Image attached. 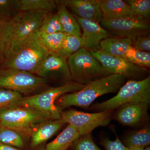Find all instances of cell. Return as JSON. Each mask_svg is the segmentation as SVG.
I'll return each instance as SVG.
<instances>
[{
    "instance_id": "6da1fadb",
    "label": "cell",
    "mask_w": 150,
    "mask_h": 150,
    "mask_svg": "<svg viewBox=\"0 0 150 150\" xmlns=\"http://www.w3.org/2000/svg\"><path fill=\"white\" fill-rule=\"evenodd\" d=\"M39 32L13 41L0 68L25 71L36 75L38 70L49 55L38 40Z\"/></svg>"
},
{
    "instance_id": "7a4b0ae2",
    "label": "cell",
    "mask_w": 150,
    "mask_h": 150,
    "mask_svg": "<svg viewBox=\"0 0 150 150\" xmlns=\"http://www.w3.org/2000/svg\"><path fill=\"white\" fill-rule=\"evenodd\" d=\"M120 75L110 74L92 81L77 91L66 94L59 97L55 104L59 109L71 106L88 108L98 98L106 94L118 91L126 82Z\"/></svg>"
},
{
    "instance_id": "3957f363",
    "label": "cell",
    "mask_w": 150,
    "mask_h": 150,
    "mask_svg": "<svg viewBox=\"0 0 150 150\" xmlns=\"http://www.w3.org/2000/svg\"><path fill=\"white\" fill-rule=\"evenodd\" d=\"M133 102H150V76L141 80H129L115 96L104 102L93 104L91 110L98 112L113 110L121 105Z\"/></svg>"
},
{
    "instance_id": "277c9868",
    "label": "cell",
    "mask_w": 150,
    "mask_h": 150,
    "mask_svg": "<svg viewBox=\"0 0 150 150\" xmlns=\"http://www.w3.org/2000/svg\"><path fill=\"white\" fill-rule=\"evenodd\" d=\"M72 81L81 85L109 74L88 49L82 47L67 59Z\"/></svg>"
},
{
    "instance_id": "5b68a950",
    "label": "cell",
    "mask_w": 150,
    "mask_h": 150,
    "mask_svg": "<svg viewBox=\"0 0 150 150\" xmlns=\"http://www.w3.org/2000/svg\"><path fill=\"white\" fill-rule=\"evenodd\" d=\"M84 86L71 81L50 88L37 94L23 97L18 105L35 108L48 113L53 119H60L62 111L55 104L57 100L66 94L77 91Z\"/></svg>"
},
{
    "instance_id": "8992f818",
    "label": "cell",
    "mask_w": 150,
    "mask_h": 150,
    "mask_svg": "<svg viewBox=\"0 0 150 150\" xmlns=\"http://www.w3.org/2000/svg\"><path fill=\"white\" fill-rule=\"evenodd\" d=\"M53 119L50 114L31 108L15 106L0 109V124L18 132L29 134L38 124Z\"/></svg>"
},
{
    "instance_id": "52a82bcc",
    "label": "cell",
    "mask_w": 150,
    "mask_h": 150,
    "mask_svg": "<svg viewBox=\"0 0 150 150\" xmlns=\"http://www.w3.org/2000/svg\"><path fill=\"white\" fill-rule=\"evenodd\" d=\"M48 79L21 70L0 68V88L22 94L31 93L46 87Z\"/></svg>"
},
{
    "instance_id": "ba28073f",
    "label": "cell",
    "mask_w": 150,
    "mask_h": 150,
    "mask_svg": "<svg viewBox=\"0 0 150 150\" xmlns=\"http://www.w3.org/2000/svg\"><path fill=\"white\" fill-rule=\"evenodd\" d=\"M112 110L89 113L74 109L62 111L61 118L74 127L80 137L92 134L95 129L108 125L112 118Z\"/></svg>"
},
{
    "instance_id": "9c48e42d",
    "label": "cell",
    "mask_w": 150,
    "mask_h": 150,
    "mask_svg": "<svg viewBox=\"0 0 150 150\" xmlns=\"http://www.w3.org/2000/svg\"><path fill=\"white\" fill-rule=\"evenodd\" d=\"M90 51L109 74L121 75L132 80H141L149 76L148 69L134 64L123 57L112 56L100 50Z\"/></svg>"
},
{
    "instance_id": "30bf717a",
    "label": "cell",
    "mask_w": 150,
    "mask_h": 150,
    "mask_svg": "<svg viewBox=\"0 0 150 150\" xmlns=\"http://www.w3.org/2000/svg\"><path fill=\"white\" fill-rule=\"evenodd\" d=\"M100 25L112 36L129 38L133 42L140 35H149V20L136 16L111 20H103Z\"/></svg>"
},
{
    "instance_id": "8fae6325",
    "label": "cell",
    "mask_w": 150,
    "mask_h": 150,
    "mask_svg": "<svg viewBox=\"0 0 150 150\" xmlns=\"http://www.w3.org/2000/svg\"><path fill=\"white\" fill-rule=\"evenodd\" d=\"M51 13L45 10L19 12L11 20V43L38 32L44 19Z\"/></svg>"
},
{
    "instance_id": "7c38bea8",
    "label": "cell",
    "mask_w": 150,
    "mask_h": 150,
    "mask_svg": "<svg viewBox=\"0 0 150 150\" xmlns=\"http://www.w3.org/2000/svg\"><path fill=\"white\" fill-rule=\"evenodd\" d=\"M36 75L40 77L53 78L66 83L72 79L67 60L55 54H49L38 70Z\"/></svg>"
},
{
    "instance_id": "4fadbf2b",
    "label": "cell",
    "mask_w": 150,
    "mask_h": 150,
    "mask_svg": "<svg viewBox=\"0 0 150 150\" xmlns=\"http://www.w3.org/2000/svg\"><path fill=\"white\" fill-rule=\"evenodd\" d=\"M149 105V103L145 102L123 105L118 108L114 115V119L124 126H138L148 119Z\"/></svg>"
},
{
    "instance_id": "5bb4252c",
    "label": "cell",
    "mask_w": 150,
    "mask_h": 150,
    "mask_svg": "<svg viewBox=\"0 0 150 150\" xmlns=\"http://www.w3.org/2000/svg\"><path fill=\"white\" fill-rule=\"evenodd\" d=\"M74 16L81 29L83 47L89 51L99 50L100 42L103 39L112 36L110 33L103 28L99 23L81 18L75 15Z\"/></svg>"
},
{
    "instance_id": "9a60e30c",
    "label": "cell",
    "mask_w": 150,
    "mask_h": 150,
    "mask_svg": "<svg viewBox=\"0 0 150 150\" xmlns=\"http://www.w3.org/2000/svg\"><path fill=\"white\" fill-rule=\"evenodd\" d=\"M81 18L100 23L103 16L100 0H62L58 1Z\"/></svg>"
},
{
    "instance_id": "2e32d148",
    "label": "cell",
    "mask_w": 150,
    "mask_h": 150,
    "mask_svg": "<svg viewBox=\"0 0 150 150\" xmlns=\"http://www.w3.org/2000/svg\"><path fill=\"white\" fill-rule=\"evenodd\" d=\"M65 124L66 122L61 118L47 120L38 124L29 133L31 146L35 147L50 139Z\"/></svg>"
},
{
    "instance_id": "e0dca14e",
    "label": "cell",
    "mask_w": 150,
    "mask_h": 150,
    "mask_svg": "<svg viewBox=\"0 0 150 150\" xmlns=\"http://www.w3.org/2000/svg\"><path fill=\"white\" fill-rule=\"evenodd\" d=\"M103 20H111L134 17L130 6L122 0H100Z\"/></svg>"
},
{
    "instance_id": "ac0fdd59",
    "label": "cell",
    "mask_w": 150,
    "mask_h": 150,
    "mask_svg": "<svg viewBox=\"0 0 150 150\" xmlns=\"http://www.w3.org/2000/svg\"><path fill=\"white\" fill-rule=\"evenodd\" d=\"M132 44L133 41L129 38L111 36L100 42L98 50L112 56L123 57Z\"/></svg>"
},
{
    "instance_id": "d6986e66",
    "label": "cell",
    "mask_w": 150,
    "mask_h": 150,
    "mask_svg": "<svg viewBox=\"0 0 150 150\" xmlns=\"http://www.w3.org/2000/svg\"><path fill=\"white\" fill-rule=\"evenodd\" d=\"M57 5V15L59 21L67 35L81 37L80 25L74 14L71 13L64 5L56 1Z\"/></svg>"
},
{
    "instance_id": "ffe728a7",
    "label": "cell",
    "mask_w": 150,
    "mask_h": 150,
    "mask_svg": "<svg viewBox=\"0 0 150 150\" xmlns=\"http://www.w3.org/2000/svg\"><path fill=\"white\" fill-rule=\"evenodd\" d=\"M79 137L76 128L68 124L55 139L46 145V150H67Z\"/></svg>"
},
{
    "instance_id": "44dd1931",
    "label": "cell",
    "mask_w": 150,
    "mask_h": 150,
    "mask_svg": "<svg viewBox=\"0 0 150 150\" xmlns=\"http://www.w3.org/2000/svg\"><path fill=\"white\" fill-rule=\"evenodd\" d=\"M19 11L45 10L52 12L57 8L54 0H14Z\"/></svg>"
},
{
    "instance_id": "7402d4cb",
    "label": "cell",
    "mask_w": 150,
    "mask_h": 150,
    "mask_svg": "<svg viewBox=\"0 0 150 150\" xmlns=\"http://www.w3.org/2000/svg\"><path fill=\"white\" fill-rule=\"evenodd\" d=\"M128 149L137 147H145L150 144V129L149 125L129 134L122 142Z\"/></svg>"
},
{
    "instance_id": "603a6c76",
    "label": "cell",
    "mask_w": 150,
    "mask_h": 150,
    "mask_svg": "<svg viewBox=\"0 0 150 150\" xmlns=\"http://www.w3.org/2000/svg\"><path fill=\"white\" fill-rule=\"evenodd\" d=\"M67 35L64 32L47 34L39 32L37 38L40 44L49 54H56Z\"/></svg>"
},
{
    "instance_id": "cb8c5ba5",
    "label": "cell",
    "mask_w": 150,
    "mask_h": 150,
    "mask_svg": "<svg viewBox=\"0 0 150 150\" xmlns=\"http://www.w3.org/2000/svg\"><path fill=\"white\" fill-rule=\"evenodd\" d=\"M81 37L67 35L61 47L56 54L62 59L67 60L71 55L83 47Z\"/></svg>"
},
{
    "instance_id": "d4e9b609",
    "label": "cell",
    "mask_w": 150,
    "mask_h": 150,
    "mask_svg": "<svg viewBox=\"0 0 150 150\" xmlns=\"http://www.w3.org/2000/svg\"><path fill=\"white\" fill-rule=\"evenodd\" d=\"M11 21H0V68L5 60L11 43Z\"/></svg>"
},
{
    "instance_id": "484cf974",
    "label": "cell",
    "mask_w": 150,
    "mask_h": 150,
    "mask_svg": "<svg viewBox=\"0 0 150 150\" xmlns=\"http://www.w3.org/2000/svg\"><path fill=\"white\" fill-rule=\"evenodd\" d=\"M0 144L13 147L24 146V142L19 132L2 126L0 129Z\"/></svg>"
},
{
    "instance_id": "4316f807",
    "label": "cell",
    "mask_w": 150,
    "mask_h": 150,
    "mask_svg": "<svg viewBox=\"0 0 150 150\" xmlns=\"http://www.w3.org/2000/svg\"><path fill=\"white\" fill-rule=\"evenodd\" d=\"M123 58L137 66L147 69L150 67V52L139 51L133 46L128 49Z\"/></svg>"
},
{
    "instance_id": "83f0119b",
    "label": "cell",
    "mask_w": 150,
    "mask_h": 150,
    "mask_svg": "<svg viewBox=\"0 0 150 150\" xmlns=\"http://www.w3.org/2000/svg\"><path fill=\"white\" fill-rule=\"evenodd\" d=\"M125 1L130 6L134 16L149 20L150 16V0Z\"/></svg>"
},
{
    "instance_id": "f1b7e54d",
    "label": "cell",
    "mask_w": 150,
    "mask_h": 150,
    "mask_svg": "<svg viewBox=\"0 0 150 150\" xmlns=\"http://www.w3.org/2000/svg\"><path fill=\"white\" fill-rule=\"evenodd\" d=\"M38 31L40 33L47 34L64 32L56 13L48 14L43 20Z\"/></svg>"
},
{
    "instance_id": "f546056e",
    "label": "cell",
    "mask_w": 150,
    "mask_h": 150,
    "mask_svg": "<svg viewBox=\"0 0 150 150\" xmlns=\"http://www.w3.org/2000/svg\"><path fill=\"white\" fill-rule=\"evenodd\" d=\"M23 97L17 92L0 88V109L18 106Z\"/></svg>"
},
{
    "instance_id": "4dcf8cb0",
    "label": "cell",
    "mask_w": 150,
    "mask_h": 150,
    "mask_svg": "<svg viewBox=\"0 0 150 150\" xmlns=\"http://www.w3.org/2000/svg\"><path fill=\"white\" fill-rule=\"evenodd\" d=\"M19 12L14 0H0V21H10Z\"/></svg>"
},
{
    "instance_id": "1f68e13d",
    "label": "cell",
    "mask_w": 150,
    "mask_h": 150,
    "mask_svg": "<svg viewBox=\"0 0 150 150\" xmlns=\"http://www.w3.org/2000/svg\"><path fill=\"white\" fill-rule=\"evenodd\" d=\"M72 146L73 150H102L94 142L92 134L80 137Z\"/></svg>"
},
{
    "instance_id": "d6a6232c",
    "label": "cell",
    "mask_w": 150,
    "mask_h": 150,
    "mask_svg": "<svg viewBox=\"0 0 150 150\" xmlns=\"http://www.w3.org/2000/svg\"><path fill=\"white\" fill-rule=\"evenodd\" d=\"M99 144L103 146L105 150H128L129 149L124 146L117 135L115 141L105 138L101 140Z\"/></svg>"
},
{
    "instance_id": "836d02e7",
    "label": "cell",
    "mask_w": 150,
    "mask_h": 150,
    "mask_svg": "<svg viewBox=\"0 0 150 150\" xmlns=\"http://www.w3.org/2000/svg\"><path fill=\"white\" fill-rule=\"evenodd\" d=\"M132 46L139 51L150 52V37L149 35H140L133 42Z\"/></svg>"
},
{
    "instance_id": "e575fe53",
    "label": "cell",
    "mask_w": 150,
    "mask_h": 150,
    "mask_svg": "<svg viewBox=\"0 0 150 150\" xmlns=\"http://www.w3.org/2000/svg\"><path fill=\"white\" fill-rule=\"evenodd\" d=\"M0 150H20L16 148L0 144Z\"/></svg>"
},
{
    "instance_id": "d590c367",
    "label": "cell",
    "mask_w": 150,
    "mask_h": 150,
    "mask_svg": "<svg viewBox=\"0 0 150 150\" xmlns=\"http://www.w3.org/2000/svg\"><path fill=\"white\" fill-rule=\"evenodd\" d=\"M144 147H137L128 149V150H144Z\"/></svg>"
},
{
    "instance_id": "8d00e7d4",
    "label": "cell",
    "mask_w": 150,
    "mask_h": 150,
    "mask_svg": "<svg viewBox=\"0 0 150 150\" xmlns=\"http://www.w3.org/2000/svg\"><path fill=\"white\" fill-rule=\"evenodd\" d=\"M144 150H150V146H147L144 148Z\"/></svg>"
},
{
    "instance_id": "74e56055",
    "label": "cell",
    "mask_w": 150,
    "mask_h": 150,
    "mask_svg": "<svg viewBox=\"0 0 150 150\" xmlns=\"http://www.w3.org/2000/svg\"><path fill=\"white\" fill-rule=\"evenodd\" d=\"M1 124H0V129H1Z\"/></svg>"
}]
</instances>
